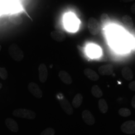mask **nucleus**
Returning a JSON list of instances; mask_svg holds the SVG:
<instances>
[{"instance_id": "1", "label": "nucleus", "mask_w": 135, "mask_h": 135, "mask_svg": "<svg viewBox=\"0 0 135 135\" xmlns=\"http://www.w3.org/2000/svg\"><path fill=\"white\" fill-rule=\"evenodd\" d=\"M9 53L12 58L17 62L21 61L24 57L23 51L16 44H12L10 46L9 48Z\"/></svg>"}, {"instance_id": "2", "label": "nucleus", "mask_w": 135, "mask_h": 135, "mask_svg": "<svg viewBox=\"0 0 135 135\" xmlns=\"http://www.w3.org/2000/svg\"><path fill=\"white\" fill-rule=\"evenodd\" d=\"M14 116L27 119H34L36 118V114L34 111L25 109H18L13 112Z\"/></svg>"}, {"instance_id": "3", "label": "nucleus", "mask_w": 135, "mask_h": 135, "mask_svg": "<svg viewBox=\"0 0 135 135\" xmlns=\"http://www.w3.org/2000/svg\"><path fill=\"white\" fill-rule=\"evenodd\" d=\"M88 28L90 34L95 36L100 31V24L96 19L93 17L90 18L88 21Z\"/></svg>"}, {"instance_id": "4", "label": "nucleus", "mask_w": 135, "mask_h": 135, "mask_svg": "<svg viewBox=\"0 0 135 135\" xmlns=\"http://www.w3.org/2000/svg\"><path fill=\"white\" fill-rule=\"evenodd\" d=\"M59 101L60 105L64 112L69 115H71L73 114V109L70 102L65 97H59Z\"/></svg>"}, {"instance_id": "5", "label": "nucleus", "mask_w": 135, "mask_h": 135, "mask_svg": "<svg viewBox=\"0 0 135 135\" xmlns=\"http://www.w3.org/2000/svg\"><path fill=\"white\" fill-rule=\"evenodd\" d=\"M121 131L127 134H135V121L133 120L126 121L121 126Z\"/></svg>"}, {"instance_id": "6", "label": "nucleus", "mask_w": 135, "mask_h": 135, "mask_svg": "<svg viewBox=\"0 0 135 135\" xmlns=\"http://www.w3.org/2000/svg\"><path fill=\"white\" fill-rule=\"evenodd\" d=\"M28 90L34 97L40 99L43 97V93L39 86L35 83H30L28 85Z\"/></svg>"}, {"instance_id": "7", "label": "nucleus", "mask_w": 135, "mask_h": 135, "mask_svg": "<svg viewBox=\"0 0 135 135\" xmlns=\"http://www.w3.org/2000/svg\"><path fill=\"white\" fill-rule=\"evenodd\" d=\"M65 25L68 30L75 31L77 28V20L73 16H68L65 19Z\"/></svg>"}, {"instance_id": "8", "label": "nucleus", "mask_w": 135, "mask_h": 135, "mask_svg": "<svg viewBox=\"0 0 135 135\" xmlns=\"http://www.w3.org/2000/svg\"><path fill=\"white\" fill-rule=\"evenodd\" d=\"M39 80L41 83H45L46 82L48 76V69L46 65L43 63L41 64L39 66Z\"/></svg>"}, {"instance_id": "9", "label": "nucleus", "mask_w": 135, "mask_h": 135, "mask_svg": "<svg viewBox=\"0 0 135 135\" xmlns=\"http://www.w3.org/2000/svg\"><path fill=\"white\" fill-rule=\"evenodd\" d=\"M82 118L84 121L90 126L93 125L95 123V119L91 112L88 110H84L82 112Z\"/></svg>"}, {"instance_id": "10", "label": "nucleus", "mask_w": 135, "mask_h": 135, "mask_svg": "<svg viewBox=\"0 0 135 135\" xmlns=\"http://www.w3.org/2000/svg\"><path fill=\"white\" fill-rule=\"evenodd\" d=\"M114 67L111 64H107L100 67L98 72L101 76H109L113 73Z\"/></svg>"}, {"instance_id": "11", "label": "nucleus", "mask_w": 135, "mask_h": 135, "mask_svg": "<svg viewBox=\"0 0 135 135\" xmlns=\"http://www.w3.org/2000/svg\"><path fill=\"white\" fill-rule=\"evenodd\" d=\"M51 37L54 40L58 42H63L66 38V35L63 32L58 30L53 31L51 33Z\"/></svg>"}, {"instance_id": "12", "label": "nucleus", "mask_w": 135, "mask_h": 135, "mask_svg": "<svg viewBox=\"0 0 135 135\" xmlns=\"http://www.w3.org/2000/svg\"><path fill=\"white\" fill-rule=\"evenodd\" d=\"M59 77L62 82L67 85H70L72 83V79L67 72L64 71H60L59 74Z\"/></svg>"}, {"instance_id": "13", "label": "nucleus", "mask_w": 135, "mask_h": 135, "mask_svg": "<svg viewBox=\"0 0 135 135\" xmlns=\"http://www.w3.org/2000/svg\"><path fill=\"white\" fill-rule=\"evenodd\" d=\"M84 73L88 78L93 81H97L99 79L98 74L95 71L90 68L85 69L84 71Z\"/></svg>"}, {"instance_id": "14", "label": "nucleus", "mask_w": 135, "mask_h": 135, "mask_svg": "<svg viewBox=\"0 0 135 135\" xmlns=\"http://www.w3.org/2000/svg\"><path fill=\"white\" fill-rule=\"evenodd\" d=\"M5 123L8 128L13 132L16 133L19 131L18 125L14 120L11 118H7L5 121Z\"/></svg>"}, {"instance_id": "15", "label": "nucleus", "mask_w": 135, "mask_h": 135, "mask_svg": "<svg viewBox=\"0 0 135 135\" xmlns=\"http://www.w3.org/2000/svg\"><path fill=\"white\" fill-rule=\"evenodd\" d=\"M121 74L123 77L127 81H131L134 78V74L132 69L128 67L123 68L121 71Z\"/></svg>"}, {"instance_id": "16", "label": "nucleus", "mask_w": 135, "mask_h": 135, "mask_svg": "<svg viewBox=\"0 0 135 135\" xmlns=\"http://www.w3.org/2000/svg\"><path fill=\"white\" fill-rule=\"evenodd\" d=\"M88 54L91 57H97L101 54V50L96 46H90L88 48Z\"/></svg>"}, {"instance_id": "17", "label": "nucleus", "mask_w": 135, "mask_h": 135, "mask_svg": "<svg viewBox=\"0 0 135 135\" xmlns=\"http://www.w3.org/2000/svg\"><path fill=\"white\" fill-rule=\"evenodd\" d=\"M122 22L126 27L128 29H132L134 27V22L130 16L129 15H125L122 18Z\"/></svg>"}, {"instance_id": "18", "label": "nucleus", "mask_w": 135, "mask_h": 135, "mask_svg": "<svg viewBox=\"0 0 135 135\" xmlns=\"http://www.w3.org/2000/svg\"><path fill=\"white\" fill-rule=\"evenodd\" d=\"M83 100V97L80 93L77 94L73 99L72 101V106L75 108H78L82 105Z\"/></svg>"}, {"instance_id": "19", "label": "nucleus", "mask_w": 135, "mask_h": 135, "mask_svg": "<svg viewBox=\"0 0 135 135\" xmlns=\"http://www.w3.org/2000/svg\"><path fill=\"white\" fill-rule=\"evenodd\" d=\"M98 105L99 110L101 113L103 114L106 113L108 110V106L106 100L103 99H100L98 102Z\"/></svg>"}, {"instance_id": "20", "label": "nucleus", "mask_w": 135, "mask_h": 135, "mask_svg": "<svg viewBox=\"0 0 135 135\" xmlns=\"http://www.w3.org/2000/svg\"><path fill=\"white\" fill-rule=\"evenodd\" d=\"M91 93L93 96L97 98H101L103 95L101 89L98 85H94L92 87L91 89Z\"/></svg>"}, {"instance_id": "21", "label": "nucleus", "mask_w": 135, "mask_h": 135, "mask_svg": "<svg viewBox=\"0 0 135 135\" xmlns=\"http://www.w3.org/2000/svg\"><path fill=\"white\" fill-rule=\"evenodd\" d=\"M100 20L102 25L104 27H108L110 24V19L108 15L106 13H103L100 17Z\"/></svg>"}, {"instance_id": "22", "label": "nucleus", "mask_w": 135, "mask_h": 135, "mask_svg": "<svg viewBox=\"0 0 135 135\" xmlns=\"http://www.w3.org/2000/svg\"><path fill=\"white\" fill-rule=\"evenodd\" d=\"M10 20L12 23L15 25L21 24L22 22V19L19 15H13L11 18Z\"/></svg>"}, {"instance_id": "23", "label": "nucleus", "mask_w": 135, "mask_h": 135, "mask_svg": "<svg viewBox=\"0 0 135 135\" xmlns=\"http://www.w3.org/2000/svg\"><path fill=\"white\" fill-rule=\"evenodd\" d=\"M118 113L120 116L124 117H127L131 115V111L129 109L126 108H121L119 110Z\"/></svg>"}, {"instance_id": "24", "label": "nucleus", "mask_w": 135, "mask_h": 135, "mask_svg": "<svg viewBox=\"0 0 135 135\" xmlns=\"http://www.w3.org/2000/svg\"><path fill=\"white\" fill-rule=\"evenodd\" d=\"M55 131L52 128H48L46 129L41 133L40 135H55Z\"/></svg>"}, {"instance_id": "25", "label": "nucleus", "mask_w": 135, "mask_h": 135, "mask_svg": "<svg viewBox=\"0 0 135 135\" xmlns=\"http://www.w3.org/2000/svg\"><path fill=\"white\" fill-rule=\"evenodd\" d=\"M8 72L4 68L0 67V77L3 80H6L8 78Z\"/></svg>"}, {"instance_id": "26", "label": "nucleus", "mask_w": 135, "mask_h": 135, "mask_svg": "<svg viewBox=\"0 0 135 135\" xmlns=\"http://www.w3.org/2000/svg\"><path fill=\"white\" fill-rule=\"evenodd\" d=\"M129 88L131 90L135 91V81L131 82L129 85Z\"/></svg>"}, {"instance_id": "27", "label": "nucleus", "mask_w": 135, "mask_h": 135, "mask_svg": "<svg viewBox=\"0 0 135 135\" xmlns=\"http://www.w3.org/2000/svg\"><path fill=\"white\" fill-rule=\"evenodd\" d=\"M131 105L133 108L135 109V95L133 97L131 101Z\"/></svg>"}, {"instance_id": "28", "label": "nucleus", "mask_w": 135, "mask_h": 135, "mask_svg": "<svg viewBox=\"0 0 135 135\" xmlns=\"http://www.w3.org/2000/svg\"><path fill=\"white\" fill-rule=\"evenodd\" d=\"M131 12L133 14H135V3H134V4L132 6V7L131 8Z\"/></svg>"}, {"instance_id": "29", "label": "nucleus", "mask_w": 135, "mask_h": 135, "mask_svg": "<svg viewBox=\"0 0 135 135\" xmlns=\"http://www.w3.org/2000/svg\"><path fill=\"white\" fill-rule=\"evenodd\" d=\"M123 2H125V3H128V2H132V1H134L135 0H122Z\"/></svg>"}, {"instance_id": "30", "label": "nucleus", "mask_w": 135, "mask_h": 135, "mask_svg": "<svg viewBox=\"0 0 135 135\" xmlns=\"http://www.w3.org/2000/svg\"><path fill=\"white\" fill-rule=\"evenodd\" d=\"M133 33L135 35V28H134V29H133Z\"/></svg>"}, {"instance_id": "31", "label": "nucleus", "mask_w": 135, "mask_h": 135, "mask_svg": "<svg viewBox=\"0 0 135 135\" xmlns=\"http://www.w3.org/2000/svg\"><path fill=\"white\" fill-rule=\"evenodd\" d=\"M2 84L0 83V90L2 89Z\"/></svg>"}]
</instances>
